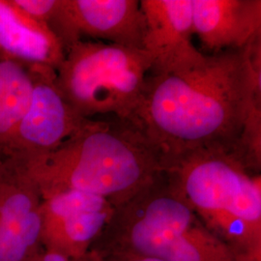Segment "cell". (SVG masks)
Listing matches in <instances>:
<instances>
[{
    "label": "cell",
    "mask_w": 261,
    "mask_h": 261,
    "mask_svg": "<svg viewBox=\"0 0 261 261\" xmlns=\"http://www.w3.org/2000/svg\"><path fill=\"white\" fill-rule=\"evenodd\" d=\"M129 121L166 168L191 153L219 150L261 168V39L206 55L178 72L150 74Z\"/></svg>",
    "instance_id": "6da1fadb"
},
{
    "label": "cell",
    "mask_w": 261,
    "mask_h": 261,
    "mask_svg": "<svg viewBox=\"0 0 261 261\" xmlns=\"http://www.w3.org/2000/svg\"><path fill=\"white\" fill-rule=\"evenodd\" d=\"M16 165L44 198L74 190L102 196L114 207L166 169L143 134L129 120L117 118L89 120L56 149Z\"/></svg>",
    "instance_id": "7a4b0ae2"
},
{
    "label": "cell",
    "mask_w": 261,
    "mask_h": 261,
    "mask_svg": "<svg viewBox=\"0 0 261 261\" xmlns=\"http://www.w3.org/2000/svg\"><path fill=\"white\" fill-rule=\"evenodd\" d=\"M105 231L114 236L109 251L163 261H236L230 248L199 221L167 169L115 207Z\"/></svg>",
    "instance_id": "3957f363"
},
{
    "label": "cell",
    "mask_w": 261,
    "mask_h": 261,
    "mask_svg": "<svg viewBox=\"0 0 261 261\" xmlns=\"http://www.w3.org/2000/svg\"><path fill=\"white\" fill-rule=\"evenodd\" d=\"M188 202L236 261H261V175L237 155L206 150L168 165Z\"/></svg>",
    "instance_id": "277c9868"
},
{
    "label": "cell",
    "mask_w": 261,
    "mask_h": 261,
    "mask_svg": "<svg viewBox=\"0 0 261 261\" xmlns=\"http://www.w3.org/2000/svg\"><path fill=\"white\" fill-rule=\"evenodd\" d=\"M152 71L140 48L81 40L65 50L57 84L75 112L89 120H130Z\"/></svg>",
    "instance_id": "5b68a950"
},
{
    "label": "cell",
    "mask_w": 261,
    "mask_h": 261,
    "mask_svg": "<svg viewBox=\"0 0 261 261\" xmlns=\"http://www.w3.org/2000/svg\"><path fill=\"white\" fill-rule=\"evenodd\" d=\"M32 96L3 160L22 164L56 149L89 122L68 103L56 81V69L28 67Z\"/></svg>",
    "instance_id": "8992f818"
},
{
    "label": "cell",
    "mask_w": 261,
    "mask_h": 261,
    "mask_svg": "<svg viewBox=\"0 0 261 261\" xmlns=\"http://www.w3.org/2000/svg\"><path fill=\"white\" fill-rule=\"evenodd\" d=\"M48 28L64 50L81 40L142 49L145 19L140 0H59Z\"/></svg>",
    "instance_id": "52a82bcc"
},
{
    "label": "cell",
    "mask_w": 261,
    "mask_h": 261,
    "mask_svg": "<svg viewBox=\"0 0 261 261\" xmlns=\"http://www.w3.org/2000/svg\"><path fill=\"white\" fill-rule=\"evenodd\" d=\"M145 19L142 49L151 74L178 72L199 64L205 54L193 42L192 0H141Z\"/></svg>",
    "instance_id": "ba28073f"
},
{
    "label": "cell",
    "mask_w": 261,
    "mask_h": 261,
    "mask_svg": "<svg viewBox=\"0 0 261 261\" xmlns=\"http://www.w3.org/2000/svg\"><path fill=\"white\" fill-rule=\"evenodd\" d=\"M192 17L205 55L243 49L261 39L260 0H192Z\"/></svg>",
    "instance_id": "9c48e42d"
},
{
    "label": "cell",
    "mask_w": 261,
    "mask_h": 261,
    "mask_svg": "<svg viewBox=\"0 0 261 261\" xmlns=\"http://www.w3.org/2000/svg\"><path fill=\"white\" fill-rule=\"evenodd\" d=\"M64 55L62 44L46 23L28 16L14 0H0V60L56 69Z\"/></svg>",
    "instance_id": "30bf717a"
},
{
    "label": "cell",
    "mask_w": 261,
    "mask_h": 261,
    "mask_svg": "<svg viewBox=\"0 0 261 261\" xmlns=\"http://www.w3.org/2000/svg\"><path fill=\"white\" fill-rule=\"evenodd\" d=\"M32 80L28 67L0 60V158L9 145L19 122L28 112Z\"/></svg>",
    "instance_id": "8fae6325"
},
{
    "label": "cell",
    "mask_w": 261,
    "mask_h": 261,
    "mask_svg": "<svg viewBox=\"0 0 261 261\" xmlns=\"http://www.w3.org/2000/svg\"><path fill=\"white\" fill-rule=\"evenodd\" d=\"M115 208L103 211H89L68 215L61 219L43 221V230L61 236L69 247L83 249L103 234L112 220Z\"/></svg>",
    "instance_id": "7c38bea8"
},
{
    "label": "cell",
    "mask_w": 261,
    "mask_h": 261,
    "mask_svg": "<svg viewBox=\"0 0 261 261\" xmlns=\"http://www.w3.org/2000/svg\"><path fill=\"white\" fill-rule=\"evenodd\" d=\"M15 4L28 16L48 27L58 8L59 0H14Z\"/></svg>",
    "instance_id": "4fadbf2b"
},
{
    "label": "cell",
    "mask_w": 261,
    "mask_h": 261,
    "mask_svg": "<svg viewBox=\"0 0 261 261\" xmlns=\"http://www.w3.org/2000/svg\"><path fill=\"white\" fill-rule=\"evenodd\" d=\"M101 261H163L148 257L139 255L130 252H118V251H109L107 257Z\"/></svg>",
    "instance_id": "5bb4252c"
},
{
    "label": "cell",
    "mask_w": 261,
    "mask_h": 261,
    "mask_svg": "<svg viewBox=\"0 0 261 261\" xmlns=\"http://www.w3.org/2000/svg\"><path fill=\"white\" fill-rule=\"evenodd\" d=\"M41 261H69L62 252H54L47 253Z\"/></svg>",
    "instance_id": "9a60e30c"
},
{
    "label": "cell",
    "mask_w": 261,
    "mask_h": 261,
    "mask_svg": "<svg viewBox=\"0 0 261 261\" xmlns=\"http://www.w3.org/2000/svg\"><path fill=\"white\" fill-rule=\"evenodd\" d=\"M3 164H4V161L0 158V170H1V168L3 167Z\"/></svg>",
    "instance_id": "2e32d148"
}]
</instances>
